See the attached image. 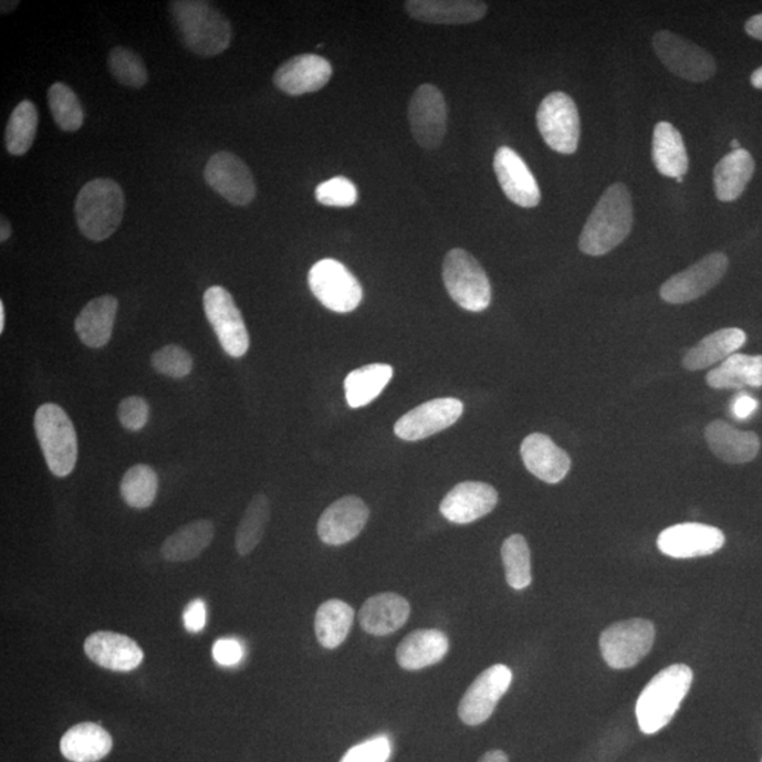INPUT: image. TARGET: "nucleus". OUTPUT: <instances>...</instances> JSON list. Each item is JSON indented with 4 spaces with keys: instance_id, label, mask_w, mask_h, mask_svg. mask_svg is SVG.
Listing matches in <instances>:
<instances>
[{
    "instance_id": "f257e3e1",
    "label": "nucleus",
    "mask_w": 762,
    "mask_h": 762,
    "mask_svg": "<svg viewBox=\"0 0 762 762\" xmlns=\"http://www.w3.org/2000/svg\"><path fill=\"white\" fill-rule=\"evenodd\" d=\"M181 42L191 53L215 58L232 43V24L221 10L201 0H176L168 3Z\"/></svg>"
},
{
    "instance_id": "f03ea898",
    "label": "nucleus",
    "mask_w": 762,
    "mask_h": 762,
    "mask_svg": "<svg viewBox=\"0 0 762 762\" xmlns=\"http://www.w3.org/2000/svg\"><path fill=\"white\" fill-rule=\"evenodd\" d=\"M633 202L624 184H613L598 199L580 238V249L589 255L612 252L630 234Z\"/></svg>"
},
{
    "instance_id": "7ed1b4c3",
    "label": "nucleus",
    "mask_w": 762,
    "mask_h": 762,
    "mask_svg": "<svg viewBox=\"0 0 762 762\" xmlns=\"http://www.w3.org/2000/svg\"><path fill=\"white\" fill-rule=\"evenodd\" d=\"M692 680V669L683 664L671 665L651 679L639 695L636 709L643 733L656 734L669 724L687 698Z\"/></svg>"
},
{
    "instance_id": "20e7f679",
    "label": "nucleus",
    "mask_w": 762,
    "mask_h": 762,
    "mask_svg": "<svg viewBox=\"0 0 762 762\" xmlns=\"http://www.w3.org/2000/svg\"><path fill=\"white\" fill-rule=\"evenodd\" d=\"M124 213V191L109 178H96L85 184L76 197V225L81 233L94 242L111 238L121 227Z\"/></svg>"
},
{
    "instance_id": "39448f33",
    "label": "nucleus",
    "mask_w": 762,
    "mask_h": 762,
    "mask_svg": "<svg viewBox=\"0 0 762 762\" xmlns=\"http://www.w3.org/2000/svg\"><path fill=\"white\" fill-rule=\"evenodd\" d=\"M34 429L50 472L58 478L73 473L79 459V439L73 421L58 404L39 407Z\"/></svg>"
},
{
    "instance_id": "423d86ee",
    "label": "nucleus",
    "mask_w": 762,
    "mask_h": 762,
    "mask_svg": "<svg viewBox=\"0 0 762 762\" xmlns=\"http://www.w3.org/2000/svg\"><path fill=\"white\" fill-rule=\"evenodd\" d=\"M445 289L460 309L482 312L492 303V284L478 260L463 249H452L443 260Z\"/></svg>"
},
{
    "instance_id": "0eeeda50",
    "label": "nucleus",
    "mask_w": 762,
    "mask_h": 762,
    "mask_svg": "<svg viewBox=\"0 0 762 762\" xmlns=\"http://www.w3.org/2000/svg\"><path fill=\"white\" fill-rule=\"evenodd\" d=\"M309 284L316 300L337 314L355 311L363 300L359 280L335 259H324L312 265Z\"/></svg>"
},
{
    "instance_id": "6e6552de",
    "label": "nucleus",
    "mask_w": 762,
    "mask_h": 762,
    "mask_svg": "<svg viewBox=\"0 0 762 762\" xmlns=\"http://www.w3.org/2000/svg\"><path fill=\"white\" fill-rule=\"evenodd\" d=\"M536 125L542 139L561 155H574L580 146L581 117L576 104L564 92H552L541 102Z\"/></svg>"
},
{
    "instance_id": "1a4fd4ad",
    "label": "nucleus",
    "mask_w": 762,
    "mask_h": 762,
    "mask_svg": "<svg viewBox=\"0 0 762 762\" xmlns=\"http://www.w3.org/2000/svg\"><path fill=\"white\" fill-rule=\"evenodd\" d=\"M656 639V627L643 618L613 624L601 636V651L608 667H636L647 656Z\"/></svg>"
},
{
    "instance_id": "9d476101",
    "label": "nucleus",
    "mask_w": 762,
    "mask_h": 762,
    "mask_svg": "<svg viewBox=\"0 0 762 762\" xmlns=\"http://www.w3.org/2000/svg\"><path fill=\"white\" fill-rule=\"evenodd\" d=\"M203 310L222 349L234 359L247 355L250 336L232 294L221 285L209 288L203 294Z\"/></svg>"
},
{
    "instance_id": "9b49d317",
    "label": "nucleus",
    "mask_w": 762,
    "mask_h": 762,
    "mask_svg": "<svg viewBox=\"0 0 762 762\" xmlns=\"http://www.w3.org/2000/svg\"><path fill=\"white\" fill-rule=\"evenodd\" d=\"M653 45L658 59L679 79L690 83H704L716 74L712 55L679 34L661 30L654 35Z\"/></svg>"
},
{
    "instance_id": "f8f14e48",
    "label": "nucleus",
    "mask_w": 762,
    "mask_h": 762,
    "mask_svg": "<svg viewBox=\"0 0 762 762\" xmlns=\"http://www.w3.org/2000/svg\"><path fill=\"white\" fill-rule=\"evenodd\" d=\"M728 269L729 259L724 253L704 255L698 263L665 281L659 294L665 303H692L714 289L723 280Z\"/></svg>"
},
{
    "instance_id": "ddd939ff",
    "label": "nucleus",
    "mask_w": 762,
    "mask_h": 762,
    "mask_svg": "<svg viewBox=\"0 0 762 762\" xmlns=\"http://www.w3.org/2000/svg\"><path fill=\"white\" fill-rule=\"evenodd\" d=\"M408 121L419 146L427 150L441 146L448 126V106L442 92L432 84L418 86L408 106Z\"/></svg>"
},
{
    "instance_id": "4468645a",
    "label": "nucleus",
    "mask_w": 762,
    "mask_h": 762,
    "mask_svg": "<svg viewBox=\"0 0 762 762\" xmlns=\"http://www.w3.org/2000/svg\"><path fill=\"white\" fill-rule=\"evenodd\" d=\"M513 672L503 664L493 665L480 674L460 700L458 714L468 726H479L493 714L500 699L508 693Z\"/></svg>"
},
{
    "instance_id": "2eb2a0df",
    "label": "nucleus",
    "mask_w": 762,
    "mask_h": 762,
    "mask_svg": "<svg viewBox=\"0 0 762 762\" xmlns=\"http://www.w3.org/2000/svg\"><path fill=\"white\" fill-rule=\"evenodd\" d=\"M209 187L233 206H249L255 197V182L247 163L233 153L219 152L206 167Z\"/></svg>"
},
{
    "instance_id": "dca6fc26",
    "label": "nucleus",
    "mask_w": 762,
    "mask_h": 762,
    "mask_svg": "<svg viewBox=\"0 0 762 762\" xmlns=\"http://www.w3.org/2000/svg\"><path fill=\"white\" fill-rule=\"evenodd\" d=\"M462 413L463 403L458 398H435L404 414L394 426V432L404 441H421L453 426Z\"/></svg>"
},
{
    "instance_id": "f3484780",
    "label": "nucleus",
    "mask_w": 762,
    "mask_h": 762,
    "mask_svg": "<svg viewBox=\"0 0 762 762\" xmlns=\"http://www.w3.org/2000/svg\"><path fill=\"white\" fill-rule=\"evenodd\" d=\"M726 536L719 529L700 523H685L669 526L658 536V550L664 555L689 560L708 556L723 549Z\"/></svg>"
},
{
    "instance_id": "a211bd4d",
    "label": "nucleus",
    "mask_w": 762,
    "mask_h": 762,
    "mask_svg": "<svg viewBox=\"0 0 762 762\" xmlns=\"http://www.w3.org/2000/svg\"><path fill=\"white\" fill-rule=\"evenodd\" d=\"M369 508L356 495H346L332 503L319 521V536L326 545H344L365 529L369 521Z\"/></svg>"
},
{
    "instance_id": "6ab92c4d",
    "label": "nucleus",
    "mask_w": 762,
    "mask_h": 762,
    "mask_svg": "<svg viewBox=\"0 0 762 762\" xmlns=\"http://www.w3.org/2000/svg\"><path fill=\"white\" fill-rule=\"evenodd\" d=\"M494 173L505 197L515 206L534 208L541 202V191L534 174L523 158L508 146L500 147L494 155Z\"/></svg>"
},
{
    "instance_id": "aec40b11",
    "label": "nucleus",
    "mask_w": 762,
    "mask_h": 762,
    "mask_svg": "<svg viewBox=\"0 0 762 762\" xmlns=\"http://www.w3.org/2000/svg\"><path fill=\"white\" fill-rule=\"evenodd\" d=\"M84 651L92 662L116 672L135 671L145 659V653L135 639L114 631L91 634L85 639Z\"/></svg>"
},
{
    "instance_id": "412c9836",
    "label": "nucleus",
    "mask_w": 762,
    "mask_h": 762,
    "mask_svg": "<svg viewBox=\"0 0 762 762\" xmlns=\"http://www.w3.org/2000/svg\"><path fill=\"white\" fill-rule=\"evenodd\" d=\"M499 503L498 490L488 483L463 482L445 495L441 514L455 524H470L492 513Z\"/></svg>"
},
{
    "instance_id": "4be33fe9",
    "label": "nucleus",
    "mask_w": 762,
    "mask_h": 762,
    "mask_svg": "<svg viewBox=\"0 0 762 762\" xmlns=\"http://www.w3.org/2000/svg\"><path fill=\"white\" fill-rule=\"evenodd\" d=\"M332 65L316 54H301L285 61L274 74V84L291 96L316 92L330 83Z\"/></svg>"
},
{
    "instance_id": "5701e85b",
    "label": "nucleus",
    "mask_w": 762,
    "mask_h": 762,
    "mask_svg": "<svg viewBox=\"0 0 762 762\" xmlns=\"http://www.w3.org/2000/svg\"><path fill=\"white\" fill-rule=\"evenodd\" d=\"M521 458L526 470L542 482L556 484L570 473L572 460L549 435L531 434L521 443Z\"/></svg>"
},
{
    "instance_id": "b1692460",
    "label": "nucleus",
    "mask_w": 762,
    "mask_h": 762,
    "mask_svg": "<svg viewBox=\"0 0 762 762\" xmlns=\"http://www.w3.org/2000/svg\"><path fill=\"white\" fill-rule=\"evenodd\" d=\"M704 438L710 451L726 463H749L760 453L759 435L751 431H740L721 419H716L706 427Z\"/></svg>"
},
{
    "instance_id": "393cba45",
    "label": "nucleus",
    "mask_w": 762,
    "mask_h": 762,
    "mask_svg": "<svg viewBox=\"0 0 762 762\" xmlns=\"http://www.w3.org/2000/svg\"><path fill=\"white\" fill-rule=\"evenodd\" d=\"M410 613V603L406 597L397 593H380L367 598L362 606L359 623L366 633L383 637L400 630Z\"/></svg>"
},
{
    "instance_id": "a878e982",
    "label": "nucleus",
    "mask_w": 762,
    "mask_h": 762,
    "mask_svg": "<svg viewBox=\"0 0 762 762\" xmlns=\"http://www.w3.org/2000/svg\"><path fill=\"white\" fill-rule=\"evenodd\" d=\"M413 19L432 24H469L479 22L488 12V4L474 0H408Z\"/></svg>"
},
{
    "instance_id": "bb28decb",
    "label": "nucleus",
    "mask_w": 762,
    "mask_h": 762,
    "mask_svg": "<svg viewBox=\"0 0 762 762\" xmlns=\"http://www.w3.org/2000/svg\"><path fill=\"white\" fill-rule=\"evenodd\" d=\"M119 309L114 295H102L90 301L75 320V332L81 342L91 349H101L109 344Z\"/></svg>"
},
{
    "instance_id": "cd10ccee",
    "label": "nucleus",
    "mask_w": 762,
    "mask_h": 762,
    "mask_svg": "<svg viewBox=\"0 0 762 762\" xmlns=\"http://www.w3.org/2000/svg\"><path fill=\"white\" fill-rule=\"evenodd\" d=\"M449 651V639L439 630H417L408 634L397 648V662L407 671L441 662Z\"/></svg>"
},
{
    "instance_id": "c85d7f7f",
    "label": "nucleus",
    "mask_w": 762,
    "mask_h": 762,
    "mask_svg": "<svg viewBox=\"0 0 762 762\" xmlns=\"http://www.w3.org/2000/svg\"><path fill=\"white\" fill-rule=\"evenodd\" d=\"M111 734L100 724L80 723L71 728L60 741L61 754L71 762H96L111 753Z\"/></svg>"
},
{
    "instance_id": "c756f323",
    "label": "nucleus",
    "mask_w": 762,
    "mask_h": 762,
    "mask_svg": "<svg viewBox=\"0 0 762 762\" xmlns=\"http://www.w3.org/2000/svg\"><path fill=\"white\" fill-rule=\"evenodd\" d=\"M747 342L743 330L724 328L713 332L693 346L683 357L682 365L689 372L708 369L716 363L733 356Z\"/></svg>"
},
{
    "instance_id": "7c9ffc66",
    "label": "nucleus",
    "mask_w": 762,
    "mask_h": 762,
    "mask_svg": "<svg viewBox=\"0 0 762 762\" xmlns=\"http://www.w3.org/2000/svg\"><path fill=\"white\" fill-rule=\"evenodd\" d=\"M754 171V158L744 148L729 153L714 167L716 197L721 202L735 201L744 192L747 184L753 178Z\"/></svg>"
},
{
    "instance_id": "2f4dec72",
    "label": "nucleus",
    "mask_w": 762,
    "mask_h": 762,
    "mask_svg": "<svg viewBox=\"0 0 762 762\" xmlns=\"http://www.w3.org/2000/svg\"><path fill=\"white\" fill-rule=\"evenodd\" d=\"M653 160L665 177H683L689 170V157L682 135L668 122H659L654 129Z\"/></svg>"
},
{
    "instance_id": "473e14b6",
    "label": "nucleus",
    "mask_w": 762,
    "mask_h": 762,
    "mask_svg": "<svg viewBox=\"0 0 762 762\" xmlns=\"http://www.w3.org/2000/svg\"><path fill=\"white\" fill-rule=\"evenodd\" d=\"M706 383L714 390H726V388L740 390V388L744 387H762V356L734 353L733 356L721 362L719 367L708 373Z\"/></svg>"
},
{
    "instance_id": "72a5a7b5",
    "label": "nucleus",
    "mask_w": 762,
    "mask_h": 762,
    "mask_svg": "<svg viewBox=\"0 0 762 762\" xmlns=\"http://www.w3.org/2000/svg\"><path fill=\"white\" fill-rule=\"evenodd\" d=\"M215 536L212 521L197 520L180 526L161 545V556L168 562L196 560L211 545Z\"/></svg>"
},
{
    "instance_id": "f704fd0d",
    "label": "nucleus",
    "mask_w": 762,
    "mask_h": 762,
    "mask_svg": "<svg viewBox=\"0 0 762 762\" xmlns=\"http://www.w3.org/2000/svg\"><path fill=\"white\" fill-rule=\"evenodd\" d=\"M393 367L375 363L356 369L345 380L346 401L352 408H361L376 400L393 377Z\"/></svg>"
},
{
    "instance_id": "c9c22d12",
    "label": "nucleus",
    "mask_w": 762,
    "mask_h": 762,
    "mask_svg": "<svg viewBox=\"0 0 762 762\" xmlns=\"http://www.w3.org/2000/svg\"><path fill=\"white\" fill-rule=\"evenodd\" d=\"M355 610L340 598L321 605L315 616V634L322 647L335 649L349 636Z\"/></svg>"
},
{
    "instance_id": "e433bc0d",
    "label": "nucleus",
    "mask_w": 762,
    "mask_h": 762,
    "mask_svg": "<svg viewBox=\"0 0 762 762\" xmlns=\"http://www.w3.org/2000/svg\"><path fill=\"white\" fill-rule=\"evenodd\" d=\"M271 515V505L268 495L255 494L250 501L247 511L240 520L237 535H234V549L240 556H247L258 549L263 540L265 529Z\"/></svg>"
},
{
    "instance_id": "4c0bfd02",
    "label": "nucleus",
    "mask_w": 762,
    "mask_h": 762,
    "mask_svg": "<svg viewBox=\"0 0 762 762\" xmlns=\"http://www.w3.org/2000/svg\"><path fill=\"white\" fill-rule=\"evenodd\" d=\"M38 127V107L29 100L20 102L10 115L7 133H4V145H7L10 155H25L33 146Z\"/></svg>"
},
{
    "instance_id": "58836bf2",
    "label": "nucleus",
    "mask_w": 762,
    "mask_h": 762,
    "mask_svg": "<svg viewBox=\"0 0 762 762\" xmlns=\"http://www.w3.org/2000/svg\"><path fill=\"white\" fill-rule=\"evenodd\" d=\"M158 476L147 464L131 468L121 482V495L132 509L150 508L157 498Z\"/></svg>"
},
{
    "instance_id": "ea45409f",
    "label": "nucleus",
    "mask_w": 762,
    "mask_h": 762,
    "mask_svg": "<svg viewBox=\"0 0 762 762\" xmlns=\"http://www.w3.org/2000/svg\"><path fill=\"white\" fill-rule=\"evenodd\" d=\"M49 106L55 124L63 132H79L84 125L85 112L83 104L69 85L55 83L48 92Z\"/></svg>"
},
{
    "instance_id": "a19ab883",
    "label": "nucleus",
    "mask_w": 762,
    "mask_h": 762,
    "mask_svg": "<svg viewBox=\"0 0 762 762\" xmlns=\"http://www.w3.org/2000/svg\"><path fill=\"white\" fill-rule=\"evenodd\" d=\"M501 557L505 570V580L513 589L523 591L533 582L531 575V552L523 535L509 536L501 546Z\"/></svg>"
},
{
    "instance_id": "79ce46f5",
    "label": "nucleus",
    "mask_w": 762,
    "mask_h": 762,
    "mask_svg": "<svg viewBox=\"0 0 762 762\" xmlns=\"http://www.w3.org/2000/svg\"><path fill=\"white\" fill-rule=\"evenodd\" d=\"M107 66L117 83L140 90L147 84L148 73L145 61L135 51L126 48L111 50Z\"/></svg>"
},
{
    "instance_id": "37998d69",
    "label": "nucleus",
    "mask_w": 762,
    "mask_h": 762,
    "mask_svg": "<svg viewBox=\"0 0 762 762\" xmlns=\"http://www.w3.org/2000/svg\"><path fill=\"white\" fill-rule=\"evenodd\" d=\"M152 366L160 375L171 378H184L192 372L191 353L178 345H166L153 353Z\"/></svg>"
},
{
    "instance_id": "c03bdc74",
    "label": "nucleus",
    "mask_w": 762,
    "mask_h": 762,
    "mask_svg": "<svg viewBox=\"0 0 762 762\" xmlns=\"http://www.w3.org/2000/svg\"><path fill=\"white\" fill-rule=\"evenodd\" d=\"M357 188L349 178L334 177L315 189L316 201L325 207L347 208L357 202Z\"/></svg>"
},
{
    "instance_id": "a18cd8bd",
    "label": "nucleus",
    "mask_w": 762,
    "mask_h": 762,
    "mask_svg": "<svg viewBox=\"0 0 762 762\" xmlns=\"http://www.w3.org/2000/svg\"><path fill=\"white\" fill-rule=\"evenodd\" d=\"M392 754V743L387 735L367 740L352 747L341 762H387Z\"/></svg>"
},
{
    "instance_id": "49530a36",
    "label": "nucleus",
    "mask_w": 762,
    "mask_h": 762,
    "mask_svg": "<svg viewBox=\"0 0 762 762\" xmlns=\"http://www.w3.org/2000/svg\"><path fill=\"white\" fill-rule=\"evenodd\" d=\"M117 418H119L122 427L129 429V431H140L150 418V407H148L145 398L126 397L117 407Z\"/></svg>"
},
{
    "instance_id": "de8ad7c7",
    "label": "nucleus",
    "mask_w": 762,
    "mask_h": 762,
    "mask_svg": "<svg viewBox=\"0 0 762 762\" xmlns=\"http://www.w3.org/2000/svg\"><path fill=\"white\" fill-rule=\"evenodd\" d=\"M212 657L222 667H233L243 659V647L237 639L222 638L213 644Z\"/></svg>"
},
{
    "instance_id": "09e8293b",
    "label": "nucleus",
    "mask_w": 762,
    "mask_h": 762,
    "mask_svg": "<svg viewBox=\"0 0 762 762\" xmlns=\"http://www.w3.org/2000/svg\"><path fill=\"white\" fill-rule=\"evenodd\" d=\"M184 626L191 633L202 631L207 626V606L201 598H196L186 607Z\"/></svg>"
},
{
    "instance_id": "8fccbe9b",
    "label": "nucleus",
    "mask_w": 762,
    "mask_h": 762,
    "mask_svg": "<svg viewBox=\"0 0 762 762\" xmlns=\"http://www.w3.org/2000/svg\"><path fill=\"white\" fill-rule=\"evenodd\" d=\"M756 410H759V401L749 396V394H740V396L735 397L733 406H731V411H733V416L738 419L750 418Z\"/></svg>"
},
{
    "instance_id": "3c124183",
    "label": "nucleus",
    "mask_w": 762,
    "mask_h": 762,
    "mask_svg": "<svg viewBox=\"0 0 762 762\" xmlns=\"http://www.w3.org/2000/svg\"><path fill=\"white\" fill-rule=\"evenodd\" d=\"M745 32L756 40L762 42V13L756 14L745 23Z\"/></svg>"
},
{
    "instance_id": "603ef678",
    "label": "nucleus",
    "mask_w": 762,
    "mask_h": 762,
    "mask_svg": "<svg viewBox=\"0 0 762 762\" xmlns=\"http://www.w3.org/2000/svg\"><path fill=\"white\" fill-rule=\"evenodd\" d=\"M479 762H509V756L504 751L493 750L486 753Z\"/></svg>"
},
{
    "instance_id": "864d4df0",
    "label": "nucleus",
    "mask_w": 762,
    "mask_h": 762,
    "mask_svg": "<svg viewBox=\"0 0 762 762\" xmlns=\"http://www.w3.org/2000/svg\"><path fill=\"white\" fill-rule=\"evenodd\" d=\"M10 237H12V225H10L7 218L2 217V221H0V242H8Z\"/></svg>"
},
{
    "instance_id": "5fc2aeb1",
    "label": "nucleus",
    "mask_w": 762,
    "mask_h": 762,
    "mask_svg": "<svg viewBox=\"0 0 762 762\" xmlns=\"http://www.w3.org/2000/svg\"><path fill=\"white\" fill-rule=\"evenodd\" d=\"M751 84H753L754 88L762 90V66L751 75Z\"/></svg>"
},
{
    "instance_id": "6e6d98bb",
    "label": "nucleus",
    "mask_w": 762,
    "mask_h": 762,
    "mask_svg": "<svg viewBox=\"0 0 762 762\" xmlns=\"http://www.w3.org/2000/svg\"><path fill=\"white\" fill-rule=\"evenodd\" d=\"M4 325H7V310H4L3 301H0V334H3Z\"/></svg>"
},
{
    "instance_id": "4d7b16f0",
    "label": "nucleus",
    "mask_w": 762,
    "mask_h": 762,
    "mask_svg": "<svg viewBox=\"0 0 762 762\" xmlns=\"http://www.w3.org/2000/svg\"><path fill=\"white\" fill-rule=\"evenodd\" d=\"M19 2L17 0H13V2H2V13H9L10 10L17 9Z\"/></svg>"
},
{
    "instance_id": "13d9d810",
    "label": "nucleus",
    "mask_w": 762,
    "mask_h": 762,
    "mask_svg": "<svg viewBox=\"0 0 762 762\" xmlns=\"http://www.w3.org/2000/svg\"><path fill=\"white\" fill-rule=\"evenodd\" d=\"M730 146H731V148H733V150H739L740 143H739V140H733V142H731Z\"/></svg>"
},
{
    "instance_id": "bf43d9fd",
    "label": "nucleus",
    "mask_w": 762,
    "mask_h": 762,
    "mask_svg": "<svg viewBox=\"0 0 762 762\" xmlns=\"http://www.w3.org/2000/svg\"><path fill=\"white\" fill-rule=\"evenodd\" d=\"M677 181H678L679 184H682V182H683V177L677 178Z\"/></svg>"
},
{
    "instance_id": "052dcab7",
    "label": "nucleus",
    "mask_w": 762,
    "mask_h": 762,
    "mask_svg": "<svg viewBox=\"0 0 762 762\" xmlns=\"http://www.w3.org/2000/svg\"><path fill=\"white\" fill-rule=\"evenodd\" d=\"M762 762V761H761Z\"/></svg>"
}]
</instances>
